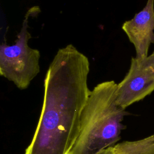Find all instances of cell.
<instances>
[{"mask_svg":"<svg viewBox=\"0 0 154 154\" xmlns=\"http://www.w3.org/2000/svg\"><path fill=\"white\" fill-rule=\"evenodd\" d=\"M97 154H115V153L114 152L112 147H108V148L104 149L103 150L101 151L100 152H99Z\"/></svg>","mask_w":154,"mask_h":154,"instance_id":"6","label":"cell"},{"mask_svg":"<svg viewBox=\"0 0 154 154\" xmlns=\"http://www.w3.org/2000/svg\"><path fill=\"white\" fill-rule=\"evenodd\" d=\"M154 91V53L143 58L132 57L129 69L116 89V102L123 109Z\"/></svg>","mask_w":154,"mask_h":154,"instance_id":"4","label":"cell"},{"mask_svg":"<svg viewBox=\"0 0 154 154\" xmlns=\"http://www.w3.org/2000/svg\"><path fill=\"white\" fill-rule=\"evenodd\" d=\"M153 53H154V51H153Z\"/></svg>","mask_w":154,"mask_h":154,"instance_id":"7","label":"cell"},{"mask_svg":"<svg viewBox=\"0 0 154 154\" xmlns=\"http://www.w3.org/2000/svg\"><path fill=\"white\" fill-rule=\"evenodd\" d=\"M89 72L88 58L73 45L58 49L45 75L40 117L25 154H69L91 93Z\"/></svg>","mask_w":154,"mask_h":154,"instance_id":"1","label":"cell"},{"mask_svg":"<svg viewBox=\"0 0 154 154\" xmlns=\"http://www.w3.org/2000/svg\"><path fill=\"white\" fill-rule=\"evenodd\" d=\"M122 28L134 46L135 57H147L149 46L154 43V0H147L143 9L125 21Z\"/></svg>","mask_w":154,"mask_h":154,"instance_id":"5","label":"cell"},{"mask_svg":"<svg viewBox=\"0 0 154 154\" xmlns=\"http://www.w3.org/2000/svg\"><path fill=\"white\" fill-rule=\"evenodd\" d=\"M40 12L38 6H33L26 12L21 29L15 43L8 45L5 42L0 46V75L13 82L16 86L24 90L40 72V51L28 45L31 35L28 31L31 17Z\"/></svg>","mask_w":154,"mask_h":154,"instance_id":"3","label":"cell"},{"mask_svg":"<svg viewBox=\"0 0 154 154\" xmlns=\"http://www.w3.org/2000/svg\"><path fill=\"white\" fill-rule=\"evenodd\" d=\"M117 84L107 81L98 84L83 109L79 136L69 154H97L120 138L125 109L116 102Z\"/></svg>","mask_w":154,"mask_h":154,"instance_id":"2","label":"cell"}]
</instances>
